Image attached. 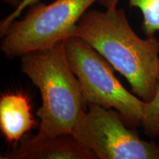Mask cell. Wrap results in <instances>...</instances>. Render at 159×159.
Returning <instances> with one entry per match:
<instances>
[{"instance_id": "obj_10", "label": "cell", "mask_w": 159, "mask_h": 159, "mask_svg": "<svg viewBox=\"0 0 159 159\" xmlns=\"http://www.w3.org/2000/svg\"><path fill=\"white\" fill-rule=\"evenodd\" d=\"M39 1H40V0H24L21 5H20L17 8H16L13 13H11V14H9L7 17L2 20L1 23H0V35H1V37L2 36L4 33H5L7 29L8 28L9 25H11L14 20L16 19L18 17L20 16V15L21 14V13H22L24 10Z\"/></svg>"}, {"instance_id": "obj_9", "label": "cell", "mask_w": 159, "mask_h": 159, "mask_svg": "<svg viewBox=\"0 0 159 159\" xmlns=\"http://www.w3.org/2000/svg\"><path fill=\"white\" fill-rule=\"evenodd\" d=\"M141 126L148 136H159V75L153 97L149 102H145Z\"/></svg>"}, {"instance_id": "obj_5", "label": "cell", "mask_w": 159, "mask_h": 159, "mask_svg": "<svg viewBox=\"0 0 159 159\" xmlns=\"http://www.w3.org/2000/svg\"><path fill=\"white\" fill-rule=\"evenodd\" d=\"M73 136L100 159H159V144L143 140L127 127L120 113L98 105H88Z\"/></svg>"}, {"instance_id": "obj_6", "label": "cell", "mask_w": 159, "mask_h": 159, "mask_svg": "<svg viewBox=\"0 0 159 159\" xmlns=\"http://www.w3.org/2000/svg\"><path fill=\"white\" fill-rule=\"evenodd\" d=\"M90 149L81 144L72 134L39 138L26 134L20 145L1 159H96Z\"/></svg>"}, {"instance_id": "obj_4", "label": "cell", "mask_w": 159, "mask_h": 159, "mask_svg": "<svg viewBox=\"0 0 159 159\" xmlns=\"http://www.w3.org/2000/svg\"><path fill=\"white\" fill-rule=\"evenodd\" d=\"M64 47L67 61L78 79L86 105L115 109L130 126H141L145 102L123 86L108 61L79 37L65 40Z\"/></svg>"}, {"instance_id": "obj_7", "label": "cell", "mask_w": 159, "mask_h": 159, "mask_svg": "<svg viewBox=\"0 0 159 159\" xmlns=\"http://www.w3.org/2000/svg\"><path fill=\"white\" fill-rule=\"evenodd\" d=\"M30 99L22 92H7L0 97V130L8 144H17L37 125Z\"/></svg>"}, {"instance_id": "obj_2", "label": "cell", "mask_w": 159, "mask_h": 159, "mask_svg": "<svg viewBox=\"0 0 159 159\" xmlns=\"http://www.w3.org/2000/svg\"><path fill=\"white\" fill-rule=\"evenodd\" d=\"M21 71L39 89V138L72 134L86 105L78 79L71 70L64 41L21 57Z\"/></svg>"}, {"instance_id": "obj_8", "label": "cell", "mask_w": 159, "mask_h": 159, "mask_svg": "<svg viewBox=\"0 0 159 159\" xmlns=\"http://www.w3.org/2000/svg\"><path fill=\"white\" fill-rule=\"evenodd\" d=\"M120 0H97L105 9L117 7ZM129 5L140 10L143 16L142 30L147 37L154 36L159 31V0H128Z\"/></svg>"}, {"instance_id": "obj_3", "label": "cell", "mask_w": 159, "mask_h": 159, "mask_svg": "<svg viewBox=\"0 0 159 159\" xmlns=\"http://www.w3.org/2000/svg\"><path fill=\"white\" fill-rule=\"evenodd\" d=\"M96 2L55 0L49 5L37 2L28 7L22 19L9 25L2 36L1 51L7 58L21 57L74 36L80 18Z\"/></svg>"}, {"instance_id": "obj_1", "label": "cell", "mask_w": 159, "mask_h": 159, "mask_svg": "<svg viewBox=\"0 0 159 159\" xmlns=\"http://www.w3.org/2000/svg\"><path fill=\"white\" fill-rule=\"evenodd\" d=\"M74 36L82 39L123 75L131 90L144 102L156 92L159 75V41L141 39L123 9L90 10L80 18Z\"/></svg>"}, {"instance_id": "obj_11", "label": "cell", "mask_w": 159, "mask_h": 159, "mask_svg": "<svg viewBox=\"0 0 159 159\" xmlns=\"http://www.w3.org/2000/svg\"><path fill=\"white\" fill-rule=\"evenodd\" d=\"M2 1L4 3L7 4V5L12 6V7H13L16 9L21 5L24 0H2Z\"/></svg>"}]
</instances>
